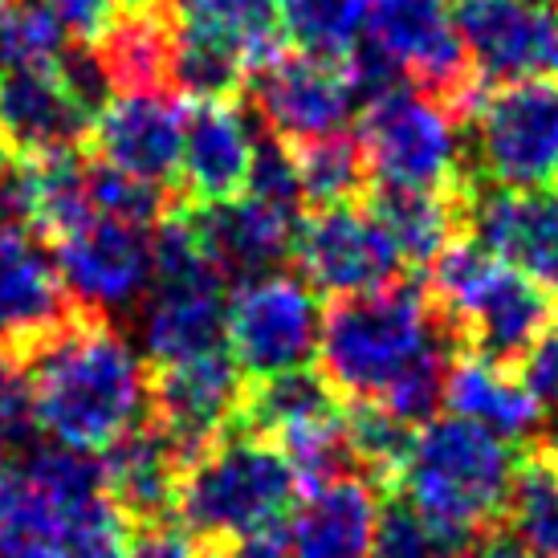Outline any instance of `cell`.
Returning <instances> with one entry per match:
<instances>
[{
  "label": "cell",
  "instance_id": "cell-1",
  "mask_svg": "<svg viewBox=\"0 0 558 558\" xmlns=\"http://www.w3.org/2000/svg\"><path fill=\"white\" fill-rule=\"evenodd\" d=\"M37 424L53 445L107 452L151 412V367L102 314L78 323L29 359Z\"/></svg>",
  "mask_w": 558,
  "mask_h": 558
},
{
  "label": "cell",
  "instance_id": "cell-2",
  "mask_svg": "<svg viewBox=\"0 0 558 558\" xmlns=\"http://www.w3.org/2000/svg\"><path fill=\"white\" fill-rule=\"evenodd\" d=\"M126 538L90 452L37 445L0 469V558H123Z\"/></svg>",
  "mask_w": 558,
  "mask_h": 558
},
{
  "label": "cell",
  "instance_id": "cell-3",
  "mask_svg": "<svg viewBox=\"0 0 558 558\" xmlns=\"http://www.w3.org/2000/svg\"><path fill=\"white\" fill-rule=\"evenodd\" d=\"M433 355H461L424 281L339 298L323 311L318 375L342 403H384Z\"/></svg>",
  "mask_w": 558,
  "mask_h": 558
},
{
  "label": "cell",
  "instance_id": "cell-4",
  "mask_svg": "<svg viewBox=\"0 0 558 558\" xmlns=\"http://www.w3.org/2000/svg\"><path fill=\"white\" fill-rule=\"evenodd\" d=\"M513 473L518 452L510 440L461 416H445L416 428L391 494H400L452 555L497 526L510 501Z\"/></svg>",
  "mask_w": 558,
  "mask_h": 558
},
{
  "label": "cell",
  "instance_id": "cell-5",
  "mask_svg": "<svg viewBox=\"0 0 558 558\" xmlns=\"http://www.w3.org/2000/svg\"><path fill=\"white\" fill-rule=\"evenodd\" d=\"M302 494L290 461L278 445L253 433H229L220 445L192 461L175 494V522L201 550L278 526Z\"/></svg>",
  "mask_w": 558,
  "mask_h": 558
},
{
  "label": "cell",
  "instance_id": "cell-6",
  "mask_svg": "<svg viewBox=\"0 0 558 558\" xmlns=\"http://www.w3.org/2000/svg\"><path fill=\"white\" fill-rule=\"evenodd\" d=\"M359 147L367 156L372 184L449 192L469 184L465 123L416 86L384 94L359 114Z\"/></svg>",
  "mask_w": 558,
  "mask_h": 558
},
{
  "label": "cell",
  "instance_id": "cell-7",
  "mask_svg": "<svg viewBox=\"0 0 558 558\" xmlns=\"http://www.w3.org/2000/svg\"><path fill=\"white\" fill-rule=\"evenodd\" d=\"M465 126L469 175L481 184L543 187L558 175V82L494 86Z\"/></svg>",
  "mask_w": 558,
  "mask_h": 558
},
{
  "label": "cell",
  "instance_id": "cell-8",
  "mask_svg": "<svg viewBox=\"0 0 558 558\" xmlns=\"http://www.w3.org/2000/svg\"><path fill=\"white\" fill-rule=\"evenodd\" d=\"M367 41L400 65L403 82L440 102L457 123L473 119L485 86L469 62L449 0H372Z\"/></svg>",
  "mask_w": 558,
  "mask_h": 558
},
{
  "label": "cell",
  "instance_id": "cell-9",
  "mask_svg": "<svg viewBox=\"0 0 558 558\" xmlns=\"http://www.w3.org/2000/svg\"><path fill=\"white\" fill-rule=\"evenodd\" d=\"M323 306L294 274H274L236 286L225 314V342L248 379L306 372L318 359Z\"/></svg>",
  "mask_w": 558,
  "mask_h": 558
},
{
  "label": "cell",
  "instance_id": "cell-10",
  "mask_svg": "<svg viewBox=\"0 0 558 558\" xmlns=\"http://www.w3.org/2000/svg\"><path fill=\"white\" fill-rule=\"evenodd\" d=\"M294 262L302 281L330 302L388 290L408 269L379 220L359 204L306 213L298 225Z\"/></svg>",
  "mask_w": 558,
  "mask_h": 558
},
{
  "label": "cell",
  "instance_id": "cell-11",
  "mask_svg": "<svg viewBox=\"0 0 558 558\" xmlns=\"http://www.w3.org/2000/svg\"><path fill=\"white\" fill-rule=\"evenodd\" d=\"M245 94L262 126L286 147L339 135L359 107L355 90L347 82L342 62L314 58V53H274L265 58L245 82Z\"/></svg>",
  "mask_w": 558,
  "mask_h": 558
},
{
  "label": "cell",
  "instance_id": "cell-12",
  "mask_svg": "<svg viewBox=\"0 0 558 558\" xmlns=\"http://www.w3.org/2000/svg\"><path fill=\"white\" fill-rule=\"evenodd\" d=\"M82 314L46 236L0 229V347L29 363Z\"/></svg>",
  "mask_w": 558,
  "mask_h": 558
},
{
  "label": "cell",
  "instance_id": "cell-13",
  "mask_svg": "<svg viewBox=\"0 0 558 558\" xmlns=\"http://www.w3.org/2000/svg\"><path fill=\"white\" fill-rule=\"evenodd\" d=\"M248 391V375L225 351L151 367V412L159 428L175 440L184 461H201L204 452L236 433V416Z\"/></svg>",
  "mask_w": 558,
  "mask_h": 558
},
{
  "label": "cell",
  "instance_id": "cell-14",
  "mask_svg": "<svg viewBox=\"0 0 558 558\" xmlns=\"http://www.w3.org/2000/svg\"><path fill=\"white\" fill-rule=\"evenodd\" d=\"M65 290L86 314L114 323L119 311H131L151 290V229L123 220L94 217L74 233L49 241Z\"/></svg>",
  "mask_w": 558,
  "mask_h": 558
},
{
  "label": "cell",
  "instance_id": "cell-15",
  "mask_svg": "<svg viewBox=\"0 0 558 558\" xmlns=\"http://www.w3.org/2000/svg\"><path fill=\"white\" fill-rule=\"evenodd\" d=\"M465 236L558 298V192L469 180Z\"/></svg>",
  "mask_w": 558,
  "mask_h": 558
},
{
  "label": "cell",
  "instance_id": "cell-16",
  "mask_svg": "<svg viewBox=\"0 0 558 558\" xmlns=\"http://www.w3.org/2000/svg\"><path fill=\"white\" fill-rule=\"evenodd\" d=\"M184 119L187 107L171 90L114 94L107 107L94 114L82 151L131 180L180 192Z\"/></svg>",
  "mask_w": 558,
  "mask_h": 558
},
{
  "label": "cell",
  "instance_id": "cell-17",
  "mask_svg": "<svg viewBox=\"0 0 558 558\" xmlns=\"http://www.w3.org/2000/svg\"><path fill=\"white\" fill-rule=\"evenodd\" d=\"M457 29L485 90L558 70V16L518 0H461Z\"/></svg>",
  "mask_w": 558,
  "mask_h": 558
},
{
  "label": "cell",
  "instance_id": "cell-18",
  "mask_svg": "<svg viewBox=\"0 0 558 558\" xmlns=\"http://www.w3.org/2000/svg\"><path fill=\"white\" fill-rule=\"evenodd\" d=\"M94 110L70 86L62 62L0 70V147L16 156L82 151Z\"/></svg>",
  "mask_w": 558,
  "mask_h": 558
},
{
  "label": "cell",
  "instance_id": "cell-19",
  "mask_svg": "<svg viewBox=\"0 0 558 558\" xmlns=\"http://www.w3.org/2000/svg\"><path fill=\"white\" fill-rule=\"evenodd\" d=\"M192 229L208 248L225 286H245L257 278H274L281 265L294 262V241L302 217H290L257 196H233L217 204H184Z\"/></svg>",
  "mask_w": 558,
  "mask_h": 558
},
{
  "label": "cell",
  "instance_id": "cell-20",
  "mask_svg": "<svg viewBox=\"0 0 558 558\" xmlns=\"http://www.w3.org/2000/svg\"><path fill=\"white\" fill-rule=\"evenodd\" d=\"M184 473V452L175 449V440L151 416L102 452L107 497L131 530L168 526L175 518V494Z\"/></svg>",
  "mask_w": 558,
  "mask_h": 558
},
{
  "label": "cell",
  "instance_id": "cell-21",
  "mask_svg": "<svg viewBox=\"0 0 558 558\" xmlns=\"http://www.w3.org/2000/svg\"><path fill=\"white\" fill-rule=\"evenodd\" d=\"M175 46H180L175 0H123L119 16L102 29L90 53L110 94H159L171 90Z\"/></svg>",
  "mask_w": 558,
  "mask_h": 558
},
{
  "label": "cell",
  "instance_id": "cell-22",
  "mask_svg": "<svg viewBox=\"0 0 558 558\" xmlns=\"http://www.w3.org/2000/svg\"><path fill=\"white\" fill-rule=\"evenodd\" d=\"M248 119L236 102H192L184 119V159H180V196L184 204L233 201L253 175Z\"/></svg>",
  "mask_w": 558,
  "mask_h": 558
},
{
  "label": "cell",
  "instance_id": "cell-23",
  "mask_svg": "<svg viewBox=\"0 0 558 558\" xmlns=\"http://www.w3.org/2000/svg\"><path fill=\"white\" fill-rule=\"evenodd\" d=\"M379 522V489L363 473H347L306 489L290 522V558H367Z\"/></svg>",
  "mask_w": 558,
  "mask_h": 558
},
{
  "label": "cell",
  "instance_id": "cell-24",
  "mask_svg": "<svg viewBox=\"0 0 558 558\" xmlns=\"http://www.w3.org/2000/svg\"><path fill=\"white\" fill-rule=\"evenodd\" d=\"M445 408L452 416L477 424L501 440H538L543 433V408L526 391L518 367H497L481 355L452 359L449 384H445Z\"/></svg>",
  "mask_w": 558,
  "mask_h": 558
},
{
  "label": "cell",
  "instance_id": "cell-25",
  "mask_svg": "<svg viewBox=\"0 0 558 558\" xmlns=\"http://www.w3.org/2000/svg\"><path fill=\"white\" fill-rule=\"evenodd\" d=\"M465 187L469 184L428 192V187L372 184L363 208L400 248L403 265H433L457 236H465Z\"/></svg>",
  "mask_w": 558,
  "mask_h": 558
},
{
  "label": "cell",
  "instance_id": "cell-26",
  "mask_svg": "<svg viewBox=\"0 0 558 558\" xmlns=\"http://www.w3.org/2000/svg\"><path fill=\"white\" fill-rule=\"evenodd\" d=\"M225 314L229 302L220 286H196V290H163L151 286L143 306V351L147 367H171L187 359L225 351Z\"/></svg>",
  "mask_w": 558,
  "mask_h": 558
},
{
  "label": "cell",
  "instance_id": "cell-27",
  "mask_svg": "<svg viewBox=\"0 0 558 558\" xmlns=\"http://www.w3.org/2000/svg\"><path fill=\"white\" fill-rule=\"evenodd\" d=\"M175 13L184 29L236 49L248 70L278 53V0H175Z\"/></svg>",
  "mask_w": 558,
  "mask_h": 558
},
{
  "label": "cell",
  "instance_id": "cell-28",
  "mask_svg": "<svg viewBox=\"0 0 558 558\" xmlns=\"http://www.w3.org/2000/svg\"><path fill=\"white\" fill-rule=\"evenodd\" d=\"M290 156H294L306 213L355 204V201H363L367 187H372L367 156H363V147H359V135H351V131H339V135H326V140L290 147Z\"/></svg>",
  "mask_w": 558,
  "mask_h": 558
},
{
  "label": "cell",
  "instance_id": "cell-29",
  "mask_svg": "<svg viewBox=\"0 0 558 558\" xmlns=\"http://www.w3.org/2000/svg\"><path fill=\"white\" fill-rule=\"evenodd\" d=\"M506 534H513L534 558H558V469L543 449L518 457V473L506 501Z\"/></svg>",
  "mask_w": 558,
  "mask_h": 558
},
{
  "label": "cell",
  "instance_id": "cell-30",
  "mask_svg": "<svg viewBox=\"0 0 558 558\" xmlns=\"http://www.w3.org/2000/svg\"><path fill=\"white\" fill-rule=\"evenodd\" d=\"M278 16L302 53L342 62L367 33L372 0H278Z\"/></svg>",
  "mask_w": 558,
  "mask_h": 558
},
{
  "label": "cell",
  "instance_id": "cell-31",
  "mask_svg": "<svg viewBox=\"0 0 558 558\" xmlns=\"http://www.w3.org/2000/svg\"><path fill=\"white\" fill-rule=\"evenodd\" d=\"M342 424H347V445H351V461L355 473L372 481L375 489H396L400 469L412 452L416 428L391 416L379 403H342Z\"/></svg>",
  "mask_w": 558,
  "mask_h": 558
},
{
  "label": "cell",
  "instance_id": "cell-32",
  "mask_svg": "<svg viewBox=\"0 0 558 558\" xmlns=\"http://www.w3.org/2000/svg\"><path fill=\"white\" fill-rule=\"evenodd\" d=\"M37 403H33L29 363L0 347V469L16 465L37 449Z\"/></svg>",
  "mask_w": 558,
  "mask_h": 558
},
{
  "label": "cell",
  "instance_id": "cell-33",
  "mask_svg": "<svg viewBox=\"0 0 558 558\" xmlns=\"http://www.w3.org/2000/svg\"><path fill=\"white\" fill-rule=\"evenodd\" d=\"M367 558H449V546L403 497H391L388 506H379Z\"/></svg>",
  "mask_w": 558,
  "mask_h": 558
},
{
  "label": "cell",
  "instance_id": "cell-34",
  "mask_svg": "<svg viewBox=\"0 0 558 558\" xmlns=\"http://www.w3.org/2000/svg\"><path fill=\"white\" fill-rule=\"evenodd\" d=\"M518 375L543 412H558V323L530 347L526 359L518 363Z\"/></svg>",
  "mask_w": 558,
  "mask_h": 558
},
{
  "label": "cell",
  "instance_id": "cell-35",
  "mask_svg": "<svg viewBox=\"0 0 558 558\" xmlns=\"http://www.w3.org/2000/svg\"><path fill=\"white\" fill-rule=\"evenodd\" d=\"M123 558H201L196 543L180 526H143L131 530L123 546Z\"/></svg>",
  "mask_w": 558,
  "mask_h": 558
},
{
  "label": "cell",
  "instance_id": "cell-36",
  "mask_svg": "<svg viewBox=\"0 0 558 558\" xmlns=\"http://www.w3.org/2000/svg\"><path fill=\"white\" fill-rule=\"evenodd\" d=\"M449 558H534L526 550V546L518 543L513 534H506V530H489V534H481V538H473V543H465L461 550H452Z\"/></svg>",
  "mask_w": 558,
  "mask_h": 558
},
{
  "label": "cell",
  "instance_id": "cell-37",
  "mask_svg": "<svg viewBox=\"0 0 558 558\" xmlns=\"http://www.w3.org/2000/svg\"><path fill=\"white\" fill-rule=\"evenodd\" d=\"M538 449H543V452H546V461H550V465L558 469V436H555V440H546V445H538Z\"/></svg>",
  "mask_w": 558,
  "mask_h": 558
},
{
  "label": "cell",
  "instance_id": "cell-38",
  "mask_svg": "<svg viewBox=\"0 0 558 558\" xmlns=\"http://www.w3.org/2000/svg\"><path fill=\"white\" fill-rule=\"evenodd\" d=\"M518 4H534V9H543L546 0H518Z\"/></svg>",
  "mask_w": 558,
  "mask_h": 558
},
{
  "label": "cell",
  "instance_id": "cell-39",
  "mask_svg": "<svg viewBox=\"0 0 558 558\" xmlns=\"http://www.w3.org/2000/svg\"><path fill=\"white\" fill-rule=\"evenodd\" d=\"M201 558H204V555H201Z\"/></svg>",
  "mask_w": 558,
  "mask_h": 558
}]
</instances>
